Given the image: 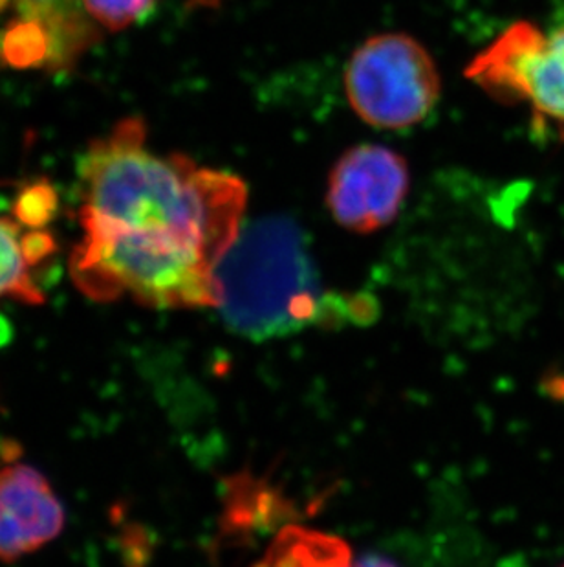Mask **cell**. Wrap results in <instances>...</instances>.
<instances>
[{"instance_id": "obj_7", "label": "cell", "mask_w": 564, "mask_h": 567, "mask_svg": "<svg viewBox=\"0 0 564 567\" xmlns=\"http://www.w3.org/2000/svg\"><path fill=\"white\" fill-rule=\"evenodd\" d=\"M55 243L44 230H22L19 220L0 217V300L28 306L44 303L43 290L33 279V267L54 252Z\"/></svg>"}, {"instance_id": "obj_3", "label": "cell", "mask_w": 564, "mask_h": 567, "mask_svg": "<svg viewBox=\"0 0 564 567\" xmlns=\"http://www.w3.org/2000/svg\"><path fill=\"white\" fill-rule=\"evenodd\" d=\"M352 111L376 128L415 127L437 107L442 80L429 50L407 33H379L352 52L343 75Z\"/></svg>"}, {"instance_id": "obj_4", "label": "cell", "mask_w": 564, "mask_h": 567, "mask_svg": "<svg viewBox=\"0 0 564 567\" xmlns=\"http://www.w3.org/2000/svg\"><path fill=\"white\" fill-rule=\"evenodd\" d=\"M468 75L497 100L526 103L541 118L564 124V24L550 33L511 24L471 61Z\"/></svg>"}, {"instance_id": "obj_1", "label": "cell", "mask_w": 564, "mask_h": 567, "mask_svg": "<svg viewBox=\"0 0 564 567\" xmlns=\"http://www.w3.org/2000/svg\"><path fill=\"white\" fill-rule=\"evenodd\" d=\"M83 237L70 256L91 300L155 309L215 307V268L244 228L248 188L233 173L147 147L125 118L80 161Z\"/></svg>"}, {"instance_id": "obj_11", "label": "cell", "mask_w": 564, "mask_h": 567, "mask_svg": "<svg viewBox=\"0 0 564 567\" xmlns=\"http://www.w3.org/2000/svg\"><path fill=\"white\" fill-rule=\"evenodd\" d=\"M55 200L54 189L49 184H35L21 193L15 204V217L22 226L30 230H41L50 217L54 214Z\"/></svg>"}, {"instance_id": "obj_8", "label": "cell", "mask_w": 564, "mask_h": 567, "mask_svg": "<svg viewBox=\"0 0 564 567\" xmlns=\"http://www.w3.org/2000/svg\"><path fill=\"white\" fill-rule=\"evenodd\" d=\"M19 19L44 30L54 49V70L72 69L96 43V24L83 0H13Z\"/></svg>"}, {"instance_id": "obj_9", "label": "cell", "mask_w": 564, "mask_h": 567, "mask_svg": "<svg viewBox=\"0 0 564 567\" xmlns=\"http://www.w3.org/2000/svg\"><path fill=\"white\" fill-rule=\"evenodd\" d=\"M253 567L354 566L351 549L341 538L304 527H286Z\"/></svg>"}, {"instance_id": "obj_14", "label": "cell", "mask_w": 564, "mask_h": 567, "mask_svg": "<svg viewBox=\"0 0 564 567\" xmlns=\"http://www.w3.org/2000/svg\"><path fill=\"white\" fill-rule=\"evenodd\" d=\"M564 567V566H563Z\"/></svg>"}, {"instance_id": "obj_13", "label": "cell", "mask_w": 564, "mask_h": 567, "mask_svg": "<svg viewBox=\"0 0 564 567\" xmlns=\"http://www.w3.org/2000/svg\"><path fill=\"white\" fill-rule=\"evenodd\" d=\"M8 2H10V0H0V10H4L6 6H8Z\"/></svg>"}, {"instance_id": "obj_12", "label": "cell", "mask_w": 564, "mask_h": 567, "mask_svg": "<svg viewBox=\"0 0 564 567\" xmlns=\"http://www.w3.org/2000/svg\"><path fill=\"white\" fill-rule=\"evenodd\" d=\"M354 567H398L384 557H365Z\"/></svg>"}, {"instance_id": "obj_5", "label": "cell", "mask_w": 564, "mask_h": 567, "mask_svg": "<svg viewBox=\"0 0 564 567\" xmlns=\"http://www.w3.org/2000/svg\"><path fill=\"white\" fill-rule=\"evenodd\" d=\"M410 188L404 156L378 144L351 147L332 167L326 204L343 228L376 231L398 217Z\"/></svg>"}, {"instance_id": "obj_6", "label": "cell", "mask_w": 564, "mask_h": 567, "mask_svg": "<svg viewBox=\"0 0 564 567\" xmlns=\"http://www.w3.org/2000/svg\"><path fill=\"white\" fill-rule=\"evenodd\" d=\"M64 505L43 472L17 463L0 468V560L17 563L54 542Z\"/></svg>"}, {"instance_id": "obj_2", "label": "cell", "mask_w": 564, "mask_h": 567, "mask_svg": "<svg viewBox=\"0 0 564 567\" xmlns=\"http://www.w3.org/2000/svg\"><path fill=\"white\" fill-rule=\"evenodd\" d=\"M213 285L226 323L255 340L370 316V301L323 289L303 234L282 217L244 226L215 268Z\"/></svg>"}, {"instance_id": "obj_10", "label": "cell", "mask_w": 564, "mask_h": 567, "mask_svg": "<svg viewBox=\"0 0 564 567\" xmlns=\"http://www.w3.org/2000/svg\"><path fill=\"white\" fill-rule=\"evenodd\" d=\"M83 6L96 24L119 32L149 16L155 0H83Z\"/></svg>"}]
</instances>
